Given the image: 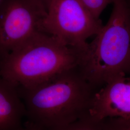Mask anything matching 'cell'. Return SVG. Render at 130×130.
<instances>
[{"instance_id": "7a4b0ae2", "label": "cell", "mask_w": 130, "mask_h": 130, "mask_svg": "<svg viewBox=\"0 0 130 130\" xmlns=\"http://www.w3.org/2000/svg\"><path fill=\"white\" fill-rule=\"evenodd\" d=\"M80 54L40 31L0 60V76L17 89L29 88L77 67Z\"/></svg>"}, {"instance_id": "3957f363", "label": "cell", "mask_w": 130, "mask_h": 130, "mask_svg": "<svg viewBox=\"0 0 130 130\" xmlns=\"http://www.w3.org/2000/svg\"><path fill=\"white\" fill-rule=\"evenodd\" d=\"M107 23L88 43L78 67L94 89L130 73V11L126 0H114Z\"/></svg>"}, {"instance_id": "7c38bea8", "label": "cell", "mask_w": 130, "mask_h": 130, "mask_svg": "<svg viewBox=\"0 0 130 130\" xmlns=\"http://www.w3.org/2000/svg\"><path fill=\"white\" fill-rule=\"evenodd\" d=\"M38 1H39L42 5L44 6V7L45 8L47 12L48 9L53 0H38Z\"/></svg>"}, {"instance_id": "ba28073f", "label": "cell", "mask_w": 130, "mask_h": 130, "mask_svg": "<svg viewBox=\"0 0 130 130\" xmlns=\"http://www.w3.org/2000/svg\"><path fill=\"white\" fill-rule=\"evenodd\" d=\"M50 130H102L101 121L93 120L86 113L70 123Z\"/></svg>"}, {"instance_id": "5b68a950", "label": "cell", "mask_w": 130, "mask_h": 130, "mask_svg": "<svg viewBox=\"0 0 130 130\" xmlns=\"http://www.w3.org/2000/svg\"><path fill=\"white\" fill-rule=\"evenodd\" d=\"M47 10L38 0L0 2V60L41 30Z\"/></svg>"}, {"instance_id": "4fadbf2b", "label": "cell", "mask_w": 130, "mask_h": 130, "mask_svg": "<svg viewBox=\"0 0 130 130\" xmlns=\"http://www.w3.org/2000/svg\"><path fill=\"white\" fill-rule=\"evenodd\" d=\"M126 2H127V4L128 5L129 9L130 11V0H126Z\"/></svg>"}, {"instance_id": "30bf717a", "label": "cell", "mask_w": 130, "mask_h": 130, "mask_svg": "<svg viewBox=\"0 0 130 130\" xmlns=\"http://www.w3.org/2000/svg\"><path fill=\"white\" fill-rule=\"evenodd\" d=\"M93 16L100 19V16L108 5L114 0H79Z\"/></svg>"}, {"instance_id": "8992f818", "label": "cell", "mask_w": 130, "mask_h": 130, "mask_svg": "<svg viewBox=\"0 0 130 130\" xmlns=\"http://www.w3.org/2000/svg\"><path fill=\"white\" fill-rule=\"evenodd\" d=\"M87 113L97 121L109 117H130V77L118 76L94 92Z\"/></svg>"}, {"instance_id": "277c9868", "label": "cell", "mask_w": 130, "mask_h": 130, "mask_svg": "<svg viewBox=\"0 0 130 130\" xmlns=\"http://www.w3.org/2000/svg\"><path fill=\"white\" fill-rule=\"evenodd\" d=\"M79 0H53L41 30L52 35L67 46L82 53L87 39L95 36L103 27Z\"/></svg>"}, {"instance_id": "9c48e42d", "label": "cell", "mask_w": 130, "mask_h": 130, "mask_svg": "<svg viewBox=\"0 0 130 130\" xmlns=\"http://www.w3.org/2000/svg\"><path fill=\"white\" fill-rule=\"evenodd\" d=\"M102 130H130V117H109L101 121Z\"/></svg>"}, {"instance_id": "5bb4252c", "label": "cell", "mask_w": 130, "mask_h": 130, "mask_svg": "<svg viewBox=\"0 0 130 130\" xmlns=\"http://www.w3.org/2000/svg\"><path fill=\"white\" fill-rule=\"evenodd\" d=\"M1 0H0V2H1Z\"/></svg>"}, {"instance_id": "52a82bcc", "label": "cell", "mask_w": 130, "mask_h": 130, "mask_svg": "<svg viewBox=\"0 0 130 130\" xmlns=\"http://www.w3.org/2000/svg\"><path fill=\"white\" fill-rule=\"evenodd\" d=\"M26 116L17 88L0 76V130H18Z\"/></svg>"}, {"instance_id": "6da1fadb", "label": "cell", "mask_w": 130, "mask_h": 130, "mask_svg": "<svg viewBox=\"0 0 130 130\" xmlns=\"http://www.w3.org/2000/svg\"><path fill=\"white\" fill-rule=\"evenodd\" d=\"M28 124L42 130L66 125L88 111L94 89L77 67L27 88H18Z\"/></svg>"}, {"instance_id": "8fae6325", "label": "cell", "mask_w": 130, "mask_h": 130, "mask_svg": "<svg viewBox=\"0 0 130 130\" xmlns=\"http://www.w3.org/2000/svg\"><path fill=\"white\" fill-rule=\"evenodd\" d=\"M18 130H42L34 126L30 125L26 123L25 126H23L20 129Z\"/></svg>"}]
</instances>
